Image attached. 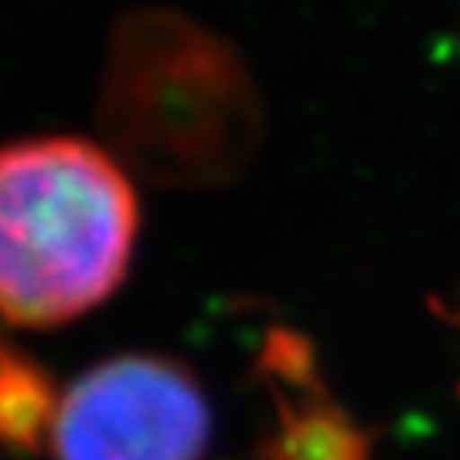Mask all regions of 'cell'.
Wrapping results in <instances>:
<instances>
[{"label":"cell","instance_id":"6da1fadb","mask_svg":"<svg viewBox=\"0 0 460 460\" xmlns=\"http://www.w3.org/2000/svg\"><path fill=\"white\" fill-rule=\"evenodd\" d=\"M99 123L119 164L171 188L239 178L263 140V99L239 49L181 11L116 21Z\"/></svg>","mask_w":460,"mask_h":460},{"label":"cell","instance_id":"7a4b0ae2","mask_svg":"<svg viewBox=\"0 0 460 460\" xmlns=\"http://www.w3.org/2000/svg\"><path fill=\"white\" fill-rule=\"evenodd\" d=\"M140 201L127 167L83 137L0 147V317L58 328L96 311L130 270Z\"/></svg>","mask_w":460,"mask_h":460},{"label":"cell","instance_id":"3957f363","mask_svg":"<svg viewBox=\"0 0 460 460\" xmlns=\"http://www.w3.org/2000/svg\"><path fill=\"white\" fill-rule=\"evenodd\" d=\"M212 406L188 365L167 355H116L58 399L51 460H205Z\"/></svg>","mask_w":460,"mask_h":460},{"label":"cell","instance_id":"277c9868","mask_svg":"<svg viewBox=\"0 0 460 460\" xmlns=\"http://www.w3.org/2000/svg\"><path fill=\"white\" fill-rule=\"evenodd\" d=\"M58 399L51 378L14 348H0V444L41 450L51 440Z\"/></svg>","mask_w":460,"mask_h":460},{"label":"cell","instance_id":"5b68a950","mask_svg":"<svg viewBox=\"0 0 460 460\" xmlns=\"http://www.w3.org/2000/svg\"><path fill=\"white\" fill-rule=\"evenodd\" d=\"M368 444L341 410L317 406L300 416H287L277 429L266 460H365Z\"/></svg>","mask_w":460,"mask_h":460}]
</instances>
